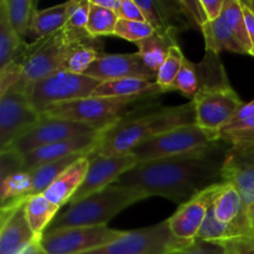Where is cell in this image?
I'll use <instances>...</instances> for the list:
<instances>
[{
  "instance_id": "cell-1",
  "label": "cell",
  "mask_w": 254,
  "mask_h": 254,
  "mask_svg": "<svg viewBox=\"0 0 254 254\" xmlns=\"http://www.w3.org/2000/svg\"><path fill=\"white\" fill-rule=\"evenodd\" d=\"M231 146L223 140L185 155L138 163L113 185L161 196L178 205L188 202L205 189L221 181Z\"/></svg>"
},
{
  "instance_id": "cell-2",
  "label": "cell",
  "mask_w": 254,
  "mask_h": 254,
  "mask_svg": "<svg viewBox=\"0 0 254 254\" xmlns=\"http://www.w3.org/2000/svg\"><path fill=\"white\" fill-rule=\"evenodd\" d=\"M195 106L190 101L173 107L156 99L144 102L103 130L93 153L104 156L130 154L136 145L179 127L195 124Z\"/></svg>"
},
{
  "instance_id": "cell-3",
  "label": "cell",
  "mask_w": 254,
  "mask_h": 254,
  "mask_svg": "<svg viewBox=\"0 0 254 254\" xmlns=\"http://www.w3.org/2000/svg\"><path fill=\"white\" fill-rule=\"evenodd\" d=\"M200 87L193 97L195 121L198 127L220 135L245 102L228 82L220 55L206 51L197 64Z\"/></svg>"
},
{
  "instance_id": "cell-4",
  "label": "cell",
  "mask_w": 254,
  "mask_h": 254,
  "mask_svg": "<svg viewBox=\"0 0 254 254\" xmlns=\"http://www.w3.org/2000/svg\"><path fill=\"white\" fill-rule=\"evenodd\" d=\"M145 198L148 196L140 191L111 185L68 205V208L57 213L45 233L62 228L106 226L119 212Z\"/></svg>"
},
{
  "instance_id": "cell-5",
  "label": "cell",
  "mask_w": 254,
  "mask_h": 254,
  "mask_svg": "<svg viewBox=\"0 0 254 254\" xmlns=\"http://www.w3.org/2000/svg\"><path fill=\"white\" fill-rule=\"evenodd\" d=\"M159 97L160 96L128 97V98L88 97V98L77 99V101L50 107L44 116L88 124L97 130L103 131L116 124L119 119L133 111L139 104L156 99Z\"/></svg>"
},
{
  "instance_id": "cell-6",
  "label": "cell",
  "mask_w": 254,
  "mask_h": 254,
  "mask_svg": "<svg viewBox=\"0 0 254 254\" xmlns=\"http://www.w3.org/2000/svg\"><path fill=\"white\" fill-rule=\"evenodd\" d=\"M89 39L92 37L77 39L64 27L50 36L30 42L21 60L24 76L20 83L26 88L30 84L60 71V67L73 47Z\"/></svg>"
},
{
  "instance_id": "cell-7",
  "label": "cell",
  "mask_w": 254,
  "mask_h": 254,
  "mask_svg": "<svg viewBox=\"0 0 254 254\" xmlns=\"http://www.w3.org/2000/svg\"><path fill=\"white\" fill-rule=\"evenodd\" d=\"M99 84L101 82L86 74L57 71L27 86L25 91L35 111L44 114L56 104L88 98Z\"/></svg>"
},
{
  "instance_id": "cell-8",
  "label": "cell",
  "mask_w": 254,
  "mask_h": 254,
  "mask_svg": "<svg viewBox=\"0 0 254 254\" xmlns=\"http://www.w3.org/2000/svg\"><path fill=\"white\" fill-rule=\"evenodd\" d=\"M218 140H221L220 135L210 133L195 123L179 127L148 139L136 145L131 154L139 163L160 160L201 150Z\"/></svg>"
},
{
  "instance_id": "cell-9",
  "label": "cell",
  "mask_w": 254,
  "mask_h": 254,
  "mask_svg": "<svg viewBox=\"0 0 254 254\" xmlns=\"http://www.w3.org/2000/svg\"><path fill=\"white\" fill-rule=\"evenodd\" d=\"M206 51L251 55V41L243 14L242 0H226L222 14L216 21L201 27Z\"/></svg>"
},
{
  "instance_id": "cell-10",
  "label": "cell",
  "mask_w": 254,
  "mask_h": 254,
  "mask_svg": "<svg viewBox=\"0 0 254 254\" xmlns=\"http://www.w3.org/2000/svg\"><path fill=\"white\" fill-rule=\"evenodd\" d=\"M190 242L174 237L168 221H163L150 227L127 231L126 235L118 240L82 254H169Z\"/></svg>"
},
{
  "instance_id": "cell-11",
  "label": "cell",
  "mask_w": 254,
  "mask_h": 254,
  "mask_svg": "<svg viewBox=\"0 0 254 254\" xmlns=\"http://www.w3.org/2000/svg\"><path fill=\"white\" fill-rule=\"evenodd\" d=\"M108 226L71 227L47 232L40 240L46 254H82L101 248L126 235Z\"/></svg>"
},
{
  "instance_id": "cell-12",
  "label": "cell",
  "mask_w": 254,
  "mask_h": 254,
  "mask_svg": "<svg viewBox=\"0 0 254 254\" xmlns=\"http://www.w3.org/2000/svg\"><path fill=\"white\" fill-rule=\"evenodd\" d=\"M41 117L29 102L21 83L0 96V151L34 128Z\"/></svg>"
},
{
  "instance_id": "cell-13",
  "label": "cell",
  "mask_w": 254,
  "mask_h": 254,
  "mask_svg": "<svg viewBox=\"0 0 254 254\" xmlns=\"http://www.w3.org/2000/svg\"><path fill=\"white\" fill-rule=\"evenodd\" d=\"M93 133H99V130L88 126V124L77 123V122L66 121V119L52 118V117H46L42 114L41 121L34 128L30 129L20 138H17L5 150L14 151L19 155L24 156L25 154L30 153L35 149Z\"/></svg>"
},
{
  "instance_id": "cell-14",
  "label": "cell",
  "mask_w": 254,
  "mask_h": 254,
  "mask_svg": "<svg viewBox=\"0 0 254 254\" xmlns=\"http://www.w3.org/2000/svg\"><path fill=\"white\" fill-rule=\"evenodd\" d=\"M88 158L89 166L86 179L71 198L68 205L78 202L82 198L113 185L123 174L133 169L139 163L138 159L131 153L124 155L104 156L92 151Z\"/></svg>"
},
{
  "instance_id": "cell-15",
  "label": "cell",
  "mask_w": 254,
  "mask_h": 254,
  "mask_svg": "<svg viewBox=\"0 0 254 254\" xmlns=\"http://www.w3.org/2000/svg\"><path fill=\"white\" fill-rule=\"evenodd\" d=\"M211 205L213 215L221 223L230 227L233 238L251 236V221L241 192L233 184L220 181L212 185Z\"/></svg>"
},
{
  "instance_id": "cell-16",
  "label": "cell",
  "mask_w": 254,
  "mask_h": 254,
  "mask_svg": "<svg viewBox=\"0 0 254 254\" xmlns=\"http://www.w3.org/2000/svg\"><path fill=\"white\" fill-rule=\"evenodd\" d=\"M86 76L99 82L123 78H139L156 82V72L149 68L139 52L101 54L86 72Z\"/></svg>"
},
{
  "instance_id": "cell-17",
  "label": "cell",
  "mask_w": 254,
  "mask_h": 254,
  "mask_svg": "<svg viewBox=\"0 0 254 254\" xmlns=\"http://www.w3.org/2000/svg\"><path fill=\"white\" fill-rule=\"evenodd\" d=\"M221 181L233 184L238 189L250 216L254 211V146L230 149Z\"/></svg>"
},
{
  "instance_id": "cell-18",
  "label": "cell",
  "mask_w": 254,
  "mask_h": 254,
  "mask_svg": "<svg viewBox=\"0 0 254 254\" xmlns=\"http://www.w3.org/2000/svg\"><path fill=\"white\" fill-rule=\"evenodd\" d=\"M24 202L1 208L0 212V254H19L31 243L40 241L30 227Z\"/></svg>"
},
{
  "instance_id": "cell-19",
  "label": "cell",
  "mask_w": 254,
  "mask_h": 254,
  "mask_svg": "<svg viewBox=\"0 0 254 254\" xmlns=\"http://www.w3.org/2000/svg\"><path fill=\"white\" fill-rule=\"evenodd\" d=\"M101 133L102 131L77 136V138L35 149L22 156V168L25 171H30L37 166L44 165V164L68 158V156L76 155L79 153L91 154L98 145Z\"/></svg>"
},
{
  "instance_id": "cell-20",
  "label": "cell",
  "mask_w": 254,
  "mask_h": 254,
  "mask_svg": "<svg viewBox=\"0 0 254 254\" xmlns=\"http://www.w3.org/2000/svg\"><path fill=\"white\" fill-rule=\"evenodd\" d=\"M210 188L205 189L188 202L180 205L178 211L166 220L174 237L181 241H193L197 238L207 213Z\"/></svg>"
},
{
  "instance_id": "cell-21",
  "label": "cell",
  "mask_w": 254,
  "mask_h": 254,
  "mask_svg": "<svg viewBox=\"0 0 254 254\" xmlns=\"http://www.w3.org/2000/svg\"><path fill=\"white\" fill-rule=\"evenodd\" d=\"M88 155L82 156L81 159L74 161L45 191L44 196L50 202L61 208L62 206L67 205L71 201V198L73 197V195L86 179L89 166Z\"/></svg>"
},
{
  "instance_id": "cell-22",
  "label": "cell",
  "mask_w": 254,
  "mask_h": 254,
  "mask_svg": "<svg viewBox=\"0 0 254 254\" xmlns=\"http://www.w3.org/2000/svg\"><path fill=\"white\" fill-rule=\"evenodd\" d=\"M220 138L233 149L254 146V98L241 107L221 130Z\"/></svg>"
},
{
  "instance_id": "cell-23",
  "label": "cell",
  "mask_w": 254,
  "mask_h": 254,
  "mask_svg": "<svg viewBox=\"0 0 254 254\" xmlns=\"http://www.w3.org/2000/svg\"><path fill=\"white\" fill-rule=\"evenodd\" d=\"M163 93L164 91L156 84V82L139 78H123L101 82L91 97L128 98V97L161 96Z\"/></svg>"
},
{
  "instance_id": "cell-24",
  "label": "cell",
  "mask_w": 254,
  "mask_h": 254,
  "mask_svg": "<svg viewBox=\"0 0 254 254\" xmlns=\"http://www.w3.org/2000/svg\"><path fill=\"white\" fill-rule=\"evenodd\" d=\"M178 34L179 32L174 30L155 31L148 39L136 44L139 55L149 68L158 73L159 68L168 56L169 49L174 45H179Z\"/></svg>"
},
{
  "instance_id": "cell-25",
  "label": "cell",
  "mask_w": 254,
  "mask_h": 254,
  "mask_svg": "<svg viewBox=\"0 0 254 254\" xmlns=\"http://www.w3.org/2000/svg\"><path fill=\"white\" fill-rule=\"evenodd\" d=\"M29 44L17 35L7 17L4 5L0 2V67L10 62L21 64Z\"/></svg>"
},
{
  "instance_id": "cell-26",
  "label": "cell",
  "mask_w": 254,
  "mask_h": 254,
  "mask_svg": "<svg viewBox=\"0 0 254 254\" xmlns=\"http://www.w3.org/2000/svg\"><path fill=\"white\" fill-rule=\"evenodd\" d=\"M24 210L32 232L41 240L44 233L59 213L60 208L50 202L44 193H40V195L30 196L25 200Z\"/></svg>"
},
{
  "instance_id": "cell-27",
  "label": "cell",
  "mask_w": 254,
  "mask_h": 254,
  "mask_svg": "<svg viewBox=\"0 0 254 254\" xmlns=\"http://www.w3.org/2000/svg\"><path fill=\"white\" fill-rule=\"evenodd\" d=\"M68 16V1L56 6L37 10L29 35L34 41L50 36L66 26Z\"/></svg>"
},
{
  "instance_id": "cell-28",
  "label": "cell",
  "mask_w": 254,
  "mask_h": 254,
  "mask_svg": "<svg viewBox=\"0 0 254 254\" xmlns=\"http://www.w3.org/2000/svg\"><path fill=\"white\" fill-rule=\"evenodd\" d=\"M103 44L98 39H89L73 47L60 71L69 72L76 74H86L89 67L96 62L99 55L103 54Z\"/></svg>"
},
{
  "instance_id": "cell-29",
  "label": "cell",
  "mask_w": 254,
  "mask_h": 254,
  "mask_svg": "<svg viewBox=\"0 0 254 254\" xmlns=\"http://www.w3.org/2000/svg\"><path fill=\"white\" fill-rule=\"evenodd\" d=\"M31 176L29 171L20 170L1 176L0 208L9 207L25 201L31 196Z\"/></svg>"
},
{
  "instance_id": "cell-30",
  "label": "cell",
  "mask_w": 254,
  "mask_h": 254,
  "mask_svg": "<svg viewBox=\"0 0 254 254\" xmlns=\"http://www.w3.org/2000/svg\"><path fill=\"white\" fill-rule=\"evenodd\" d=\"M88 155L87 153H79L76 155L68 156V158L60 159V160L51 161V163L44 164L41 166H37V168L30 170V176H31V196L34 195H40V193H44L47 189L50 188L52 183L64 173V170L69 168L74 161H77L78 159H81L82 156Z\"/></svg>"
},
{
  "instance_id": "cell-31",
  "label": "cell",
  "mask_w": 254,
  "mask_h": 254,
  "mask_svg": "<svg viewBox=\"0 0 254 254\" xmlns=\"http://www.w3.org/2000/svg\"><path fill=\"white\" fill-rule=\"evenodd\" d=\"M6 10L7 17L20 37L29 35L32 21L37 12V1L35 0H1Z\"/></svg>"
},
{
  "instance_id": "cell-32",
  "label": "cell",
  "mask_w": 254,
  "mask_h": 254,
  "mask_svg": "<svg viewBox=\"0 0 254 254\" xmlns=\"http://www.w3.org/2000/svg\"><path fill=\"white\" fill-rule=\"evenodd\" d=\"M118 20L119 16L116 11L98 6L91 0L88 24H87V32L89 36L98 39L101 36L114 35Z\"/></svg>"
},
{
  "instance_id": "cell-33",
  "label": "cell",
  "mask_w": 254,
  "mask_h": 254,
  "mask_svg": "<svg viewBox=\"0 0 254 254\" xmlns=\"http://www.w3.org/2000/svg\"><path fill=\"white\" fill-rule=\"evenodd\" d=\"M91 0H72L68 1V16L64 29L77 39L91 37L87 32Z\"/></svg>"
},
{
  "instance_id": "cell-34",
  "label": "cell",
  "mask_w": 254,
  "mask_h": 254,
  "mask_svg": "<svg viewBox=\"0 0 254 254\" xmlns=\"http://www.w3.org/2000/svg\"><path fill=\"white\" fill-rule=\"evenodd\" d=\"M184 60L185 56L179 45H174L169 49L168 56L156 73V84L163 89L164 93L171 91V86L180 72Z\"/></svg>"
},
{
  "instance_id": "cell-35",
  "label": "cell",
  "mask_w": 254,
  "mask_h": 254,
  "mask_svg": "<svg viewBox=\"0 0 254 254\" xmlns=\"http://www.w3.org/2000/svg\"><path fill=\"white\" fill-rule=\"evenodd\" d=\"M198 87H200V74H198L197 64L189 61L185 57L180 72L171 86V91L180 92L183 96L192 101L197 93Z\"/></svg>"
},
{
  "instance_id": "cell-36",
  "label": "cell",
  "mask_w": 254,
  "mask_h": 254,
  "mask_svg": "<svg viewBox=\"0 0 254 254\" xmlns=\"http://www.w3.org/2000/svg\"><path fill=\"white\" fill-rule=\"evenodd\" d=\"M155 32V29L146 21H133V20L119 19L117 22L114 36L127 40L129 42H138L148 39Z\"/></svg>"
},
{
  "instance_id": "cell-37",
  "label": "cell",
  "mask_w": 254,
  "mask_h": 254,
  "mask_svg": "<svg viewBox=\"0 0 254 254\" xmlns=\"http://www.w3.org/2000/svg\"><path fill=\"white\" fill-rule=\"evenodd\" d=\"M22 76L24 67L17 62H10L4 67H0V96L17 86L22 81Z\"/></svg>"
},
{
  "instance_id": "cell-38",
  "label": "cell",
  "mask_w": 254,
  "mask_h": 254,
  "mask_svg": "<svg viewBox=\"0 0 254 254\" xmlns=\"http://www.w3.org/2000/svg\"><path fill=\"white\" fill-rule=\"evenodd\" d=\"M169 254H226V251L221 243L206 242L196 238L185 247Z\"/></svg>"
},
{
  "instance_id": "cell-39",
  "label": "cell",
  "mask_w": 254,
  "mask_h": 254,
  "mask_svg": "<svg viewBox=\"0 0 254 254\" xmlns=\"http://www.w3.org/2000/svg\"><path fill=\"white\" fill-rule=\"evenodd\" d=\"M180 5L186 19L189 20L192 27L201 29L206 22H208L202 5H201V0H180Z\"/></svg>"
},
{
  "instance_id": "cell-40",
  "label": "cell",
  "mask_w": 254,
  "mask_h": 254,
  "mask_svg": "<svg viewBox=\"0 0 254 254\" xmlns=\"http://www.w3.org/2000/svg\"><path fill=\"white\" fill-rule=\"evenodd\" d=\"M226 254H254V238L251 236L236 237L220 242Z\"/></svg>"
},
{
  "instance_id": "cell-41",
  "label": "cell",
  "mask_w": 254,
  "mask_h": 254,
  "mask_svg": "<svg viewBox=\"0 0 254 254\" xmlns=\"http://www.w3.org/2000/svg\"><path fill=\"white\" fill-rule=\"evenodd\" d=\"M118 16L119 19L133 20V21H146L135 0H122Z\"/></svg>"
},
{
  "instance_id": "cell-42",
  "label": "cell",
  "mask_w": 254,
  "mask_h": 254,
  "mask_svg": "<svg viewBox=\"0 0 254 254\" xmlns=\"http://www.w3.org/2000/svg\"><path fill=\"white\" fill-rule=\"evenodd\" d=\"M225 1L226 0H201V5L208 21H216L221 16Z\"/></svg>"
},
{
  "instance_id": "cell-43",
  "label": "cell",
  "mask_w": 254,
  "mask_h": 254,
  "mask_svg": "<svg viewBox=\"0 0 254 254\" xmlns=\"http://www.w3.org/2000/svg\"><path fill=\"white\" fill-rule=\"evenodd\" d=\"M243 6V14H245V21L246 26H247L248 36H250L251 41V56L254 57V11L252 7L245 1H242Z\"/></svg>"
},
{
  "instance_id": "cell-44",
  "label": "cell",
  "mask_w": 254,
  "mask_h": 254,
  "mask_svg": "<svg viewBox=\"0 0 254 254\" xmlns=\"http://www.w3.org/2000/svg\"><path fill=\"white\" fill-rule=\"evenodd\" d=\"M92 2H94L98 6L104 7V9L116 11L117 14L119 12V9H121L122 5V0H92Z\"/></svg>"
},
{
  "instance_id": "cell-45",
  "label": "cell",
  "mask_w": 254,
  "mask_h": 254,
  "mask_svg": "<svg viewBox=\"0 0 254 254\" xmlns=\"http://www.w3.org/2000/svg\"><path fill=\"white\" fill-rule=\"evenodd\" d=\"M19 254H46L45 251L42 250L41 245H40V241L31 243L30 246H27L24 251H21Z\"/></svg>"
},
{
  "instance_id": "cell-46",
  "label": "cell",
  "mask_w": 254,
  "mask_h": 254,
  "mask_svg": "<svg viewBox=\"0 0 254 254\" xmlns=\"http://www.w3.org/2000/svg\"><path fill=\"white\" fill-rule=\"evenodd\" d=\"M250 221H251V230H252V237L254 238V211L250 215Z\"/></svg>"
},
{
  "instance_id": "cell-47",
  "label": "cell",
  "mask_w": 254,
  "mask_h": 254,
  "mask_svg": "<svg viewBox=\"0 0 254 254\" xmlns=\"http://www.w3.org/2000/svg\"><path fill=\"white\" fill-rule=\"evenodd\" d=\"M246 2H247V4L252 7V10L254 11V0H246Z\"/></svg>"
}]
</instances>
